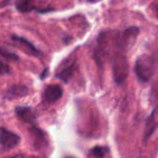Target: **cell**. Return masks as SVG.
Masks as SVG:
<instances>
[{
    "instance_id": "52a82bcc",
    "label": "cell",
    "mask_w": 158,
    "mask_h": 158,
    "mask_svg": "<svg viewBox=\"0 0 158 158\" xmlns=\"http://www.w3.org/2000/svg\"><path fill=\"white\" fill-rule=\"evenodd\" d=\"M15 114L19 118L30 124H33L36 120L35 112L29 106H17L15 108Z\"/></svg>"
},
{
    "instance_id": "7c38bea8",
    "label": "cell",
    "mask_w": 158,
    "mask_h": 158,
    "mask_svg": "<svg viewBox=\"0 0 158 158\" xmlns=\"http://www.w3.org/2000/svg\"><path fill=\"white\" fill-rule=\"evenodd\" d=\"M33 0H22L16 5V8L19 12H27L33 9Z\"/></svg>"
},
{
    "instance_id": "7a4b0ae2",
    "label": "cell",
    "mask_w": 158,
    "mask_h": 158,
    "mask_svg": "<svg viewBox=\"0 0 158 158\" xmlns=\"http://www.w3.org/2000/svg\"><path fill=\"white\" fill-rule=\"evenodd\" d=\"M154 69L155 66L154 60L147 54L140 56L136 60L134 67L136 75L143 83L148 82L152 78L154 73Z\"/></svg>"
},
{
    "instance_id": "4fadbf2b",
    "label": "cell",
    "mask_w": 158,
    "mask_h": 158,
    "mask_svg": "<svg viewBox=\"0 0 158 158\" xmlns=\"http://www.w3.org/2000/svg\"><path fill=\"white\" fill-rule=\"evenodd\" d=\"M109 151L110 149L107 147L97 146L93 148L90 153L96 157H103L109 153Z\"/></svg>"
},
{
    "instance_id": "5bb4252c",
    "label": "cell",
    "mask_w": 158,
    "mask_h": 158,
    "mask_svg": "<svg viewBox=\"0 0 158 158\" xmlns=\"http://www.w3.org/2000/svg\"><path fill=\"white\" fill-rule=\"evenodd\" d=\"M11 73V68L7 63H4L0 60V75L4 76L10 74Z\"/></svg>"
},
{
    "instance_id": "8fae6325",
    "label": "cell",
    "mask_w": 158,
    "mask_h": 158,
    "mask_svg": "<svg viewBox=\"0 0 158 158\" xmlns=\"http://www.w3.org/2000/svg\"><path fill=\"white\" fill-rule=\"evenodd\" d=\"M0 56L6 60H10V61H17L19 59V56L15 52H12L2 46H0Z\"/></svg>"
},
{
    "instance_id": "277c9868",
    "label": "cell",
    "mask_w": 158,
    "mask_h": 158,
    "mask_svg": "<svg viewBox=\"0 0 158 158\" xmlns=\"http://www.w3.org/2000/svg\"><path fill=\"white\" fill-rule=\"evenodd\" d=\"M20 143L18 134L5 127H0V145L3 151H9L16 148Z\"/></svg>"
},
{
    "instance_id": "6da1fadb",
    "label": "cell",
    "mask_w": 158,
    "mask_h": 158,
    "mask_svg": "<svg viewBox=\"0 0 158 158\" xmlns=\"http://www.w3.org/2000/svg\"><path fill=\"white\" fill-rule=\"evenodd\" d=\"M113 74L116 83L122 84L129 75V63L123 51H118L113 57Z\"/></svg>"
},
{
    "instance_id": "9c48e42d",
    "label": "cell",
    "mask_w": 158,
    "mask_h": 158,
    "mask_svg": "<svg viewBox=\"0 0 158 158\" xmlns=\"http://www.w3.org/2000/svg\"><path fill=\"white\" fill-rule=\"evenodd\" d=\"M12 39L13 41L19 43L20 46H23V50L27 52V54L34 56H39L40 55H41V52L25 38L18 36V35H12Z\"/></svg>"
},
{
    "instance_id": "3957f363",
    "label": "cell",
    "mask_w": 158,
    "mask_h": 158,
    "mask_svg": "<svg viewBox=\"0 0 158 158\" xmlns=\"http://www.w3.org/2000/svg\"><path fill=\"white\" fill-rule=\"evenodd\" d=\"M139 34V29L137 27H130L127 29L122 34H116L115 44L116 47L120 51L127 50L131 47L135 43L137 37Z\"/></svg>"
},
{
    "instance_id": "2e32d148",
    "label": "cell",
    "mask_w": 158,
    "mask_h": 158,
    "mask_svg": "<svg viewBox=\"0 0 158 158\" xmlns=\"http://www.w3.org/2000/svg\"><path fill=\"white\" fill-rule=\"evenodd\" d=\"M156 11H157V15H158V6H157V8H156Z\"/></svg>"
},
{
    "instance_id": "8992f818",
    "label": "cell",
    "mask_w": 158,
    "mask_h": 158,
    "mask_svg": "<svg viewBox=\"0 0 158 158\" xmlns=\"http://www.w3.org/2000/svg\"><path fill=\"white\" fill-rule=\"evenodd\" d=\"M29 94L27 86L22 84H15L10 86L5 93L4 97L8 100H14L25 97Z\"/></svg>"
},
{
    "instance_id": "ba28073f",
    "label": "cell",
    "mask_w": 158,
    "mask_h": 158,
    "mask_svg": "<svg viewBox=\"0 0 158 158\" xmlns=\"http://www.w3.org/2000/svg\"><path fill=\"white\" fill-rule=\"evenodd\" d=\"M77 69V61L73 60L70 63L65 65L60 71L56 73V77L59 80H62L63 83H68L75 73Z\"/></svg>"
},
{
    "instance_id": "5b68a950",
    "label": "cell",
    "mask_w": 158,
    "mask_h": 158,
    "mask_svg": "<svg viewBox=\"0 0 158 158\" xmlns=\"http://www.w3.org/2000/svg\"><path fill=\"white\" fill-rule=\"evenodd\" d=\"M63 94V88L58 84H50L46 86L42 94L43 103L52 104L58 101Z\"/></svg>"
},
{
    "instance_id": "9a60e30c",
    "label": "cell",
    "mask_w": 158,
    "mask_h": 158,
    "mask_svg": "<svg viewBox=\"0 0 158 158\" xmlns=\"http://www.w3.org/2000/svg\"><path fill=\"white\" fill-rule=\"evenodd\" d=\"M100 1H101V0H87V2H89L90 3H97Z\"/></svg>"
},
{
    "instance_id": "30bf717a",
    "label": "cell",
    "mask_w": 158,
    "mask_h": 158,
    "mask_svg": "<svg viewBox=\"0 0 158 158\" xmlns=\"http://www.w3.org/2000/svg\"><path fill=\"white\" fill-rule=\"evenodd\" d=\"M156 126H157V124L155 123V120H154V113H153V114L150 116L149 118L148 119V121H147L146 130H145V134H144L145 141L148 140V138L152 135L154 131H155Z\"/></svg>"
}]
</instances>
